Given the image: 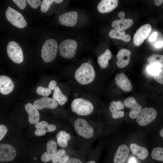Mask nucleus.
I'll return each mask as SVG.
<instances>
[{"instance_id": "obj_34", "label": "nucleus", "mask_w": 163, "mask_h": 163, "mask_svg": "<svg viewBox=\"0 0 163 163\" xmlns=\"http://www.w3.org/2000/svg\"><path fill=\"white\" fill-rule=\"evenodd\" d=\"M163 70V68H161L156 66L151 65L147 67L148 72L153 76L158 74Z\"/></svg>"}, {"instance_id": "obj_37", "label": "nucleus", "mask_w": 163, "mask_h": 163, "mask_svg": "<svg viewBox=\"0 0 163 163\" xmlns=\"http://www.w3.org/2000/svg\"><path fill=\"white\" fill-rule=\"evenodd\" d=\"M12 1L21 9H24L26 6V1L25 0H13Z\"/></svg>"}, {"instance_id": "obj_3", "label": "nucleus", "mask_w": 163, "mask_h": 163, "mask_svg": "<svg viewBox=\"0 0 163 163\" xmlns=\"http://www.w3.org/2000/svg\"><path fill=\"white\" fill-rule=\"evenodd\" d=\"M71 108L72 112L81 117L89 116L94 110V106L91 101L81 98L74 99L71 103Z\"/></svg>"}, {"instance_id": "obj_16", "label": "nucleus", "mask_w": 163, "mask_h": 163, "mask_svg": "<svg viewBox=\"0 0 163 163\" xmlns=\"http://www.w3.org/2000/svg\"><path fill=\"white\" fill-rule=\"evenodd\" d=\"M59 21L62 25L72 27L76 24L78 19V13L72 11L64 13L59 17Z\"/></svg>"}, {"instance_id": "obj_33", "label": "nucleus", "mask_w": 163, "mask_h": 163, "mask_svg": "<svg viewBox=\"0 0 163 163\" xmlns=\"http://www.w3.org/2000/svg\"><path fill=\"white\" fill-rule=\"evenodd\" d=\"M54 2L53 0H43L41 4V11L43 13L47 12Z\"/></svg>"}, {"instance_id": "obj_7", "label": "nucleus", "mask_w": 163, "mask_h": 163, "mask_svg": "<svg viewBox=\"0 0 163 163\" xmlns=\"http://www.w3.org/2000/svg\"><path fill=\"white\" fill-rule=\"evenodd\" d=\"M6 18L13 25L19 28H23L27 23L22 14L18 11L9 6L5 12Z\"/></svg>"}, {"instance_id": "obj_21", "label": "nucleus", "mask_w": 163, "mask_h": 163, "mask_svg": "<svg viewBox=\"0 0 163 163\" xmlns=\"http://www.w3.org/2000/svg\"><path fill=\"white\" fill-rule=\"evenodd\" d=\"M130 150L125 144L120 145L116 151L113 161L114 163H124L128 158Z\"/></svg>"}, {"instance_id": "obj_46", "label": "nucleus", "mask_w": 163, "mask_h": 163, "mask_svg": "<svg viewBox=\"0 0 163 163\" xmlns=\"http://www.w3.org/2000/svg\"><path fill=\"white\" fill-rule=\"evenodd\" d=\"M86 163H96V161L93 160H91L87 162Z\"/></svg>"}, {"instance_id": "obj_42", "label": "nucleus", "mask_w": 163, "mask_h": 163, "mask_svg": "<svg viewBox=\"0 0 163 163\" xmlns=\"http://www.w3.org/2000/svg\"><path fill=\"white\" fill-rule=\"evenodd\" d=\"M163 2L162 0H155V4L157 6H159L161 5Z\"/></svg>"}, {"instance_id": "obj_45", "label": "nucleus", "mask_w": 163, "mask_h": 163, "mask_svg": "<svg viewBox=\"0 0 163 163\" xmlns=\"http://www.w3.org/2000/svg\"><path fill=\"white\" fill-rule=\"evenodd\" d=\"M129 163H136L135 159L133 158H131L130 160Z\"/></svg>"}, {"instance_id": "obj_15", "label": "nucleus", "mask_w": 163, "mask_h": 163, "mask_svg": "<svg viewBox=\"0 0 163 163\" xmlns=\"http://www.w3.org/2000/svg\"><path fill=\"white\" fill-rule=\"evenodd\" d=\"M124 104L126 107L131 109L129 116L132 119L136 118L142 109V106L133 97H129L126 99Z\"/></svg>"}, {"instance_id": "obj_43", "label": "nucleus", "mask_w": 163, "mask_h": 163, "mask_svg": "<svg viewBox=\"0 0 163 163\" xmlns=\"http://www.w3.org/2000/svg\"><path fill=\"white\" fill-rule=\"evenodd\" d=\"M159 134L160 136L162 138L163 137V128H162L161 130H160L159 132Z\"/></svg>"}, {"instance_id": "obj_10", "label": "nucleus", "mask_w": 163, "mask_h": 163, "mask_svg": "<svg viewBox=\"0 0 163 163\" xmlns=\"http://www.w3.org/2000/svg\"><path fill=\"white\" fill-rule=\"evenodd\" d=\"M16 155V150L12 146L8 144H0V161H12Z\"/></svg>"}, {"instance_id": "obj_1", "label": "nucleus", "mask_w": 163, "mask_h": 163, "mask_svg": "<svg viewBox=\"0 0 163 163\" xmlns=\"http://www.w3.org/2000/svg\"><path fill=\"white\" fill-rule=\"evenodd\" d=\"M71 125L79 140L82 143H91L96 135L92 123L86 118L78 117L71 122Z\"/></svg>"}, {"instance_id": "obj_14", "label": "nucleus", "mask_w": 163, "mask_h": 163, "mask_svg": "<svg viewBox=\"0 0 163 163\" xmlns=\"http://www.w3.org/2000/svg\"><path fill=\"white\" fill-rule=\"evenodd\" d=\"M57 147V144L54 140H51L48 142L46 144V151L41 156V161L47 162L52 160L56 154Z\"/></svg>"}, {"instance_id": "obj_18", "label": "nucleus", "mask_w": 163, "mask_h": 163, "mask_svg": "<svg viewBox=\"0 0 163 163\" xmlns=\"http://www.w3.org/2000/svg\"><path fill=\"white\" fill-rule=\"evenodd\" d=\"M14 88V83L9 77L2 75L0 76V92L4 95L11 93Z\"/></svg>"}, {"instance_id": "obj_22", "label": "nucleus", "mask_w": 163, "mask_h": 163, "mask_svg": "<svg viewBox=\"0 0 163 163\" xmlns=\"http://www.w3.org/2000/svg\"><path fill=\"white\" fill-rule=\"evenodd\" d=\"M118 4L117 0H102L98 4L97 9L102 13L109 12L115 9Z\"/></svg>"}, {"instance_id": "obj_11", "label": "nucleus", "mask_w": 163, "mask_h": 163, "mask_svg": "<svg viewBox=\"0 0 163 163\" xmlns=\"http://www.w3.org/2000/svg\"><path fill=\"white\" fill-rule=\"evenodd\" d=\"M152 30L150 25L146 24L140 27L135 34L133 41L137 46L141 45L147 37Z\"/></svg>"}, {"instance_id": "obj_29", "label": "nucleus", "mask_w": 163, "mask_h": 163, "mask_svg": "<svg viewBox=\"0 0 163 163\" xmlns=\"http://www.w3.org/2000/svg\"><path fill=\"white\" fill-rule=\"evenodd\" d=\"M70 157L67 154L66 151L64 149L57 150L56 154L52 160L53 163H65Z\"/></svg>"}, {"instance_id": "obj_31", "label": "nucleus", "mask_w": 163, "mask_h": 163, "mask_svg": "<svg viewBox=\"0 0 163 163\" xmlns=\"http://www.w3.org/2000/svg\"><path fill=\"white\" fill-rule=\"evenodd\" d=\"M147 61L151 65L156 66L161 68L163 67V55L153 54L149 57Z\"/></svg>"}, {"instance_id": "obj_6", "label": "nucleus", "mask_w": 163, "mask_h": 163, "mask_svg": "<svg viewBox=\"0 0 163 163\" xmlns=\"http://www.w3.org/2000/svg\"><path fill=\"white\" fill-rule=\"evenodd\" d=\"M157 115V111L154 108L145 107L139 114L136 121L139 125L145 126L153 121Z\"/></svg>"}, {"instance_id": "obj_17", "label": "nucleus", "mask_w": 163, "mask_h": 163, "mask_svg": "<svg viewBox=\"0 0 163 163\" xmlns=\"http://www.w3.org/2000/svg\"><path fill=\"white\" fill-rule=\"evenodd\" d=\"M35 127L36 129L34 132V134L37 136H44L47 132H53L56 129V126L55 124H49L45 120L36 123Z\"/></svg>"}, {"instance_id": "obj_41", "label": "nucleus", "mask_w": 163, "mask_h": 163, "mask_svg": "<svg viewBox=\"0 0 163 163\" xmlns=\"http://www.w3.org/2000/svg\"><path fill=\"white\" fill-rule=\"evenodd\" d=\"M163 40L158 41L155 44V46L157 48H161L163 47Z\"/></svg>"}, {"instance_id": "obj_27", "label": "nucleus", "mask_w": 163, "mask_h": 163, "mask_svg": "<svg viewBox=\"0 0 163 163\" xmlns=\"http://www.w3.org/2000/svg\"><path fill=\"white\" fill-rule=\"evenodd\" d=\"M56 85L57 82L56 81L51 80L49 83L47 88L41 86L37 87V93L39 95L47 97L51 94L52 91L54 90L56 86Z\"/></svg>"}, {"instance_id": "obj_13", "label": "nucleus", "mask_w": 163, "mask_h": 163, "mask_svg": "<svg viewBox=\"0 0 163 163\" xmlns=\"http://www.w3.org/2000/svg\"><path fill=\"white\" fill-rule=\"evenodd\" d=\"M125 16L124 12H119L118 16L120 19L114 21L111 24L112 27L114 29L120 30H124L130 27L133 24V21L130 19L125 18Z\"/></svg>"}, {"instance_id": "obj_8", "label": "nucleus", "mask_w": 163, "mask_h": 163, "mask_svg": "<svg viewBox=\"0 0 163 163\" xmlns=\"http://www.w3.org/2000/svg\"><path fill=\"white\" fill-rule=\"evenodd\" d=\"M8 56L10 59L16 63H20L24 60V56L21 48L16 42L11 41L7 47Z\"/></svg>"}, {"instance_id": "obj_23", "label": "nucleus", "mask_w": 163, "mask_h": 163, "mask_svg": "<svg viewBox=\"0 0 163 163\" xmlns=\"http://www.w3.org/2000/svg\"><path fill=\"white\" fill-rule=\"evenodd\" d=\"M25 109L28 114V120L31 124L38 123L40 119V114L37 109L31 103L25 105Z\"/></svg>"}, {"instance_id": "obj_44", "label": "nucleus", "mask_w": 163, "mask_h": 163, "mask_svg": "<svg viewBox=\"0 0 163 163\" xmlns=\"http://www.w3.org/2000/svg\"><path fill=\"white\" fill-rule=\"evenodd\" d=\"M54 1L56 3L58 4H59L62 2L63 0H54Z\"/></svg>"}, {"instance_id": "obj_35", "label": "nucleus", "mask_w": 163, "mask_h": 163, "mask_svg": "<svg viewBox=\"0 0 163 163\" xmlns=\"http://www.w3.org/2000/svg\"><path fill=\"white\" fill-rule=\"evenodd\" d=\"M26 2L33 8L36 9L41 4L40 0H27Z\"/></svg>"}, {"instance_id": "obj_4", "label": "nucleus", "mask_w": 163, "mask_h": 163, "mask_svg": "<svg viewBox=\"0 0 163 163\" xmlns=\"http://www.w3.org/2000/svg\"><path fill=\"white\" fill-rule=\"evenodd\" d=\"M58 45L56 40L53 39L47 40L44 43L41 50L42 58L45 62L52 61L57 53Z\"/></svg>"}, {"instance_id": "obj_20", "label": "nucleus", "mask_w": 163, "mask_h": 163, "mask_svg": "<svg viewBox=\"0 0 163 163\" xmlns=\"http://www.w3.org/2000/svg\"><path fill=\"white\" fill-rule=\"evenodd\" d=\"M115 79L117 85L123 91L129 92L132 90L131 83L127 77L124 73L117 74Z\"/></svg>"}, {"instance_id": "obj_38", "label": "nucleus", "mask_w": 163, "mask_h": 163, "mask_svg": "<svg viewBox=\"0 0 163 163\" xmlns=\"http://www.w3.org/2000/svg\"><path fill=\"white\" fill-rule=\"evenodd\" d=\"M7 131V128L5 125L0 124V141L4 137Z\"/></svg>"}, {"instance_id": "obj_9", "label": "nucleus", "mask_w": 163, "mask_h": 163, "mask_svg": "<svg viewBox=\"0 0 163 163\" xmlns=\"http://www.w3.org/2000/svg\"><path fill=\"white\" fill-rule=\"evenodd\" d=\"M74 137L71 134L67 132L65 129L60 130L57 134L56 138L57 144L61 148L67 150H72V145L74 143ZM73 150V149H72Z\"/></svg>"}, {"instance_id": "obj_25", "label": "nucleus", "mask_w": 163, "mask_h": 163, "mask_svg": "<svg viewBox=\"0 0 163 163\" xmlns=\"http://www.w3.org/2000/svg\"><path fill=\"white\" fill-rule=\"evenodd\" d=\"M129 148L132 153L136 155L140 159L144 160L148 156L149 152L146 148L133 143L129 145Z\"/></svg>"}, {"instance_id": "obj_2", "label": "nucleus", "mask_w": 163, "mask_h": 163, "mask_svg": "<svg viewBox=\"0 0 163 163\" xmlns=\"http://www.w3.org/2000/svg\"><path fill=\"white\" fill-rule=\"evenodd\" d=\"M95 75L93 66L89 63L85 62L76 69L75 78L79 84L85 85L92 83L95 78Z\"/></svg>"}, {"instance_id": "obj_24", "label": "nucleus", "mask_w": 163, "mask_h": 163, "mask_svg": "<svg viewBox=\"0 0 163 163\" xmlns=\"http://www.w3.org/2000/svg\"><path fill=\"white\" fill-rule=\"evenodd\" d=\"M124 108L123 103L120 101H113L110 104L109 109L112 113V117L117 119L123 117L124 116V111L121 110Z\"/></svg>"}, {"instance_id": "obj_39", "label": "nucleus", "mask_w": 163, "mask_h": 163, "mask_svg": "<svg viewBox=\"0 0 163 163\" xmlns=\"http://www.w3.org/2000/svg\"><path fill=\"white\" fill-rule=\"evenodd\" d=\"M65 163H83L82 160L77 157H69Z\"/></svg>"}, {"instance_id": "obj_32", "label": "nucleus", "mask_w": 163, "mask_h": 163, "mask_svg": "<svg viewBox=\"0 0 163 163\" xmlns=\"http://www.w3.org/2000/svg\"><path fill=\"white\" fill-rule=\"evenodd\" d=\"M151 157L154 159L163 161V148L158 147L154 149L151 153Z\"/></svg>"}, {"instance_id": "obj_26", "label": "nucleus", "mask_w": 163, "mask_h": 163, "mask_svg": "<svg viewBox=\"0 0 163 163\" xmlns=\"http://www.w3.org/2000/svg\"><path fill=\"white\" fill-rule=\"evenodd\" d=\"M125 30H120L113 29L109 33V36L111 38L122 40L128 42L131 40L130 36L129 34H125Z\"/></svg>"}, {"instance_id": "obj_40", "label": "nucleus", "mask_w": 163, "mask_h": 163, "mask_svg": "<svg viewBox=\"0 0 163 163\" xmlns=\"http://www.w3.org/2000/svg\"><path fill=\"white\" fill-rule=\"evenodd\" d=\"M157 32H153L149 37V40L151 42L155 41L157 38Z\"/></svg>"}, {"instance_id": "obj_30", "label": "nucleus", "mask_w": 163, "mask_h": 163, "mask_svg": "<svg viewBox=\"0 0 163 163\" xmlns=\"http://www.w3.org/2000/svg\"><path fill=\"white\" fill-rule=\"evenodd\" d=\"M53 97L60 105H64L68 101L67 97L63 94L58 86H56L54 90Z\"/></svg>"}, {"instance_id": "obj_19", "label": "nucleus", "mask_w": 163, "mask_h": 163, "mask_svg": "<svg viewBox=\"0 0 163 163\" xmlns=\"http://www.w3.org/2000/svg\"><path fill=\"white\" fill-rule=\"evenodd\" d=\"M131 55V52L128 50L123 49L119 50L117 55V66L123 68L128 65L130 62Z\"/></svg>"}, {"instance_id": "obj_5", "label": "nucleus", "mask_w": 163, "mask_h": 163, "mask_svg": "<svg viewBox=\"0 0 163 163\" xmlns=\"http://www.w3.org/2000/svg\"><path fill=\"white\" fill-rule=\"evenodd\" d=\"M77 46L76 40L70 39L65 40L59 46L60 54L64 58L72 59L75 56Z\"/></svg>"}, {"instance_id": "obj_12", "label": "nucleus", "mask_w": 163, "mask_h": 163, "mask_svg": "<svg viewBox=\"0 0 163 163\" xmlns=\"http://www.w3.org/2000/svg\"><path fill=\"white\" fill-rule=\"evenodd\" d=\"M33 105L38 110L45 108L54 109L58 107V104L53 98L44 97L35 100Z\"/></svg>"}, {"instance_id": "obj_36", "label": "nucleus", "mask_w": 163, "mask_h": 163, "mask_svg": "<svg viewBox=\"0 0 163 163\" xmlns=\"http://www.w3.org/2000/svg\"><path fill=\"white\" fill-rule=\"evenodd\" d=\"M153 76L154 79L157 82L161 84H163V70Z\"/></svg>"}, {"instance_id": "obj_28", "label": "nucleus", "mask_w": 163, "mask_h": 163, "mask_svg": "<svg viewBox=\"0 0 163 163\" xmlns=\"http://www.w3.org/2000/svg\"><path fill=\"white\" fill-rule=\"evenodd\" d=\"M112 57V54L109 49L106 50L104 53L98 58L97 61L100 67L102 69L107 68L108 66V61Z\"/></svg>"}]
</instances>
